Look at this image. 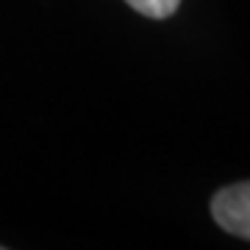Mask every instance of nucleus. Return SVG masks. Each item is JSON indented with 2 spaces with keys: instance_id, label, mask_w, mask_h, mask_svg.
Masks as SVG:
<instances>
[{
  "instance_id": "2",
  "label": "nucleus",
  "mask_w": 250,
  "mask_h": 250,
  "mask_svg": "<svg viewBox=\"0 0 250 250\" xmlns=\"http://www.w3.org/2000/svg\"><path fill=\"white\" fill-rule=\"evenodd\" d=\"M134 11H139L142 17L150 20H167L178 11L181 0H125Z\"/></svg>"
},
{
  "instance_id": "1",
  "label": "nucleus",
  "mask_w": 250,
  "mask_h": 250,
  "mask_svg": "<svg viewBox=\"0 0 250 250\" xmlns=\"http://www.w3.org/2000/svg\"><path fill=\"white\" fill-rule=\"evenodd\" d=\"M211 217L223 231L250 242V181L220 189L211 197Z\"/></svg>"
}]
</instances>
